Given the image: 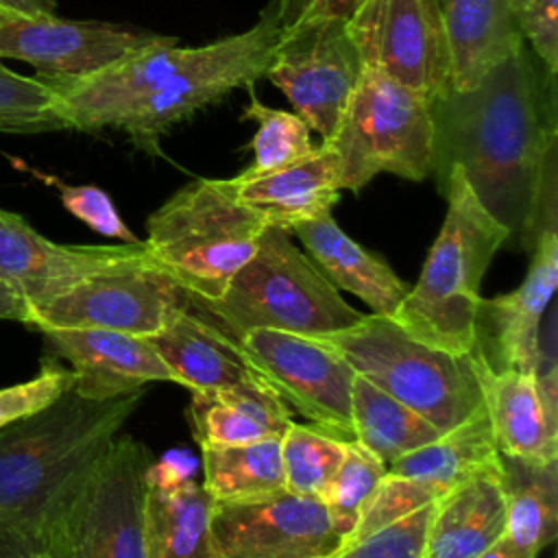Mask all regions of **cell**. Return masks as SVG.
Here are the masks:
<instances>
[{
  "mask_svg": "<svg viewBox=\"0 0 558 558\" xmlns=\"http://www.w3.org/2000/svg\"><path fill=\"white\" fill-rule=\"evenodd\" d=\"M432 174L456 166L482 207L523 246L543 166L558 146V87L523 44L471 89L429 102Z\"/></svg>",
  "mask_w": 558,
  "mask_h": 558,
  "instance_id": "6da1fadb",
  "label": "cell"
},
{
  "mask_svg": "<svg viewBox=\"0 0 558 558\" xmlns=\"http://www.w3.org/2000/svg\"><path fill=\"white\" fill-rule=\"evenodd\" d=\"M279 33L272 0L244 33L196 48H150L87 78L46 85L68 129H116L135 148L161 155L159 142L172 126L264 76Z\"/></svg>",
  "mask_w": 558,
  "mask_h": 558,
  "instance_id": "7a4b0ae2",
  "label": "cell"
},
{
  "mask_svg": "<svg viewBox=\"0 0 558 558\" xmlns=\"http://www.w3.org/2000/svg\"><path fill=\"white\" fill-rule=\"evenodd\" d=\"M142 399L144 388L89 399L72 386L0 427V517L37 541L50 506L107 451Z\"/></svg>",
  "mask_w": 558,
  "mask_h": 558,
  "instance_id": "3957f363",
  "label": "cell"
},
{
  "mask_svg": "<svg viewBox=\"0 0 558 558\" xmlns=\"http://www.w3.org/2000/svg\"><path fill=\"white\" fill-rule=\"evenodd\" d=\"M436 185L447 198V214L418 281L392 320L434 349L466 355L473 349L482 277L508 244V229L482 207L460 168L453 166Z\"/></svg>",
  "mask_w": 558,
  "mask_h": 558,
  "instance_id": "277c9868",
  "label": "cell"
},
{
  "mask_svg": "<svg viewBox=\"0 0 558 558\" xmlns=\"http://www.w3.org/2000/svg\"><path fill=\"white\" fill-rule=\"evenodd\" d=\"M198 307L231 336L248 329H277L320 338L355 325L364 314L351 307L320 268L301 253L290 231L266 227L255 253L231 277L216 301Z\"/></svg>",
  "mask_w": 558,
  "mask_h": 558,
  "instance_id": "5b68a950",
  "label": "cell"
},
{
  "mask_svg": "<svg viewBox=\"0 0 558 558\" xmlns=\"http://www.w3.org/2000/svg\"><path fill=\"white\" fill-rule=\"evenodd\" d=\"M268 222L240 201L231 179H194L146 222L157 268L198 301H216L255 253Z\"/></svg>",
  "mask_w": 558,
  "mask_h": 558,
  "instance_id": "8992f818",
  "label": "cell"
},
{
  "mask_svg": "<svg viewBox=\"0 0 558 558\" xmlns=\"http://www.w3.org/2000/svg\"><path fill=\"white\" fill-rule=\"evenodd\" d=\"M150 462L146 445L120 432L46 512L37 534L41 558H148Z\"/></svg>",
  "mask_w": 558,
  "mask_h": 558,
  "instance_id": "52a82bcc",
  "label": "cell"
},
{
  "mask_svg": "<svg viewBox=\"0 0 558 558\" xmlns=\"http://www.w3.org/2000/svg\"><path fill=\"white\" fill-rule=\"evenodd\" d=\"M364 379L414 410L440 434L484 408L469 355H451L408 336L392 318L364 314L355 325L316 338Z\"/></svg>",
  "mask_w": 558,
  "mask_h": 558,
  "instance_id": "ba28073f",
  "label": "cell"
},
{
  "mask_svg": "<svg viewBox=\"0 0 558 558\" xmlns=\"http://www.w3.org/2000/svg\"><path fill=\"white\" fill-rule=\"evenodd\" d=\"M429 100L395 78L364 68L329 140L342 190L360 192L377 174L408 181L432 174Z\"/></svg>",
  "mask_w": 558,
  "mask_h": 558,
  "instance_id": "9c48e42d",
  "label": "cell"
},
{
  "mask_svg": "<svg viewBox=\"0 0 558 558\" xmlns=\"http://www.w3.org/2000/svg\"><path fill=\"white\" fill-rule=\"evenodd\" d=\"M362 70L347 20L327 15L281 28L264 76L325 142L333 135Z\"/></svg>",
  "mask_w": 558,
  "mask_h": 558,
  "instance_id": "30bf717a",
  "label": "cell"
},
{
  "mask_svg": "<svg viewBox=\"0 0 558 558\" xmlns=\"http://www.w3.org/2000/svg\"><path fill=\"white\" fill-rule=\"evenodd\" d=\"M235 344L257 377L286 403L312 421V427L342 440H355L351 423V384L355 371L316 338L277 329H248Z\"/></svg>",
  "mask_w": 558,
  "mask_h": 558,
  "instance_id": "8fae6325",
  "label": "cell"
},
{
  "mask_svg": "<svg viewBox=\"0 0 558 558\" xmlns=\"http://www.w3.org/2000/svg\"><path fill=\"white\" fill-rule=\"evenodd\" d=\"M347 31L364 68L429 102L453 89L451 52L438 0H362Z\"/></svg>",
  "mask_w": 558,
  "mask_h": 558,
  "instance_id": "7c38bea8",
  "label": "cell"
},
{
  "mask_svg": "<svg viewBox=\"0 0 558 558\" xmlns=\"http://www.w3.org/2000/svg\"><path fill=\"white\" fill-rule=\"evenodd\" d=\"M190 303L192 294L185 288L153 259H140L76 283L35 310L31 327L41 333L48 329H109L150 338Z\"/></svg>",
  "mask_w": 558,
  "mask_h": 558,
  "instance_id": "4fadbf2b",
  "label": "cell"
},
{
  "mask_svg": "<svg viewBox=\"0 0 558 558\" xmlns=\"http://www.w3.org/2000/svg\"><path fill=\"white\" fill-rule=\"evenodd\" d=\"M174 44V35L102 20H68L54 13L0 17V57L33 65L44 83L81 81L144 50Z\"/></svg>",
  "mask_w": 558,
  "mask_h": 558,
  "instance_id": "5bb4252c",
  "label": "cell"
},
{
  "mask_svg": "<svg viewBox=\"0 0 558 558\" xmlns=\"http://www.w3.org/2000/svg\"><path fill=\"white\" fill-rule=\"evenodd\" d=\"M493 458H497V449L486 410L482 408L456 429L395 460L362 510L355 530L340 547L351 545L423 506L436 504L469 473Z\"/></svg>",
  "mask_w": 558,
  "mask_h": 558,
  "instance_id": "9a60e30c",
  "label": "cell"
},
{
  "mask_svg": "<svg viewBox=\"0 0 558 558\" xmlns=\"http://www.w3.org/2000/svg\"><path fill=\"white\" fill-rule=\"evenodd\" d=\"M218 558H327L342 545L323 499L279 490L244 501L211 499Z\"/></svg>",
  "mask_w": 558,
  "mask_h": 558,
  "instance_id": "2e32d148",
  "label": "cell"
},
{
  "mask_svg": "<svg viewBox=\"0 0 558 558\" xmlns=\"http://www.w3.org/2000/svg\"><path fill=\"white\" fill-rule=\"evenodd\" d=\"M140 259H153L144 240L113 246L59 244L35 231L24 216L0 209V281L20 294L31 312L92 275Z\"/></svg>",
  "mask_w": 558,
  "mask_h": 558,
  "instance_id": "e0dca14e",
  "label": "cell"
},
{
  "mask_svg": "<svg viewBox=\"0 0 558 558\" xmlns=\"http://www.w3.org/2000/svg\"><path fill=\"white\" fill-rule=\"evenodd\" d=\"M530 255L527 275L517 290L480 299L471 353L493 371L534 375L541 323L558 283V231H545Z\"/></svg>",
  "mask_w": 558,
  "mask_h": 558,
  "instance_id": "ac0fdd59",
  "label": "cell"
},
{
  "mask_svg": "<svg viewBox=\"0 0 558 558\" xmlns=\"http://www.w3.org/2000/svg\"><path fill=\"white\" fill-rule=\"evenodd\" d=\"M48 344L74 371V388L89 399H113L148 381H174L148 338L109 329H48Z\"/></svg>",
  "mask_w": 558,
  "mask_h": 558,
  "instance_id": "d6986e66",
  "label": "cell"
},
{
  "mask_svg": "<svg viewBox=\"0 0 558 558\" xmlns=\"http://www.w3.org/2000/svg\"><path fill=\"white\" fill-rule=\"evenodd\" d=\"M211 497L172 456L150 462L146 484L148 558H218Z\"/></svg>",
  "mask_w": 558,
  "mask_h": 558,
  "instance_id": "ffe728a7",
  "label": "cell"
},
{
  "mask_svg": "<svg viewBox=\"0 0 558 558\" xmlns=\"http://www.w3.org/2000/svg\"><path fill=\"white\" fill-rule=\"evenodd\" d=\"M231 181L242 203L253 207L268 227L286 231L331 214L342 192L338 155L325 142L294 163L253 177L240 172Z\"/></svg>",
  "mask_w": 558,
  "mask_h": 558,
  "instance_id": "44dd1931",
  "label": "cell"
},
{
  "mask_svg": "<svg viewBox=\"0 0 558 558\" xmlns=\"http://www.w3.org/2000/svg\"><path fill=\"white\" fill-rule=\"evenodd\" d=\"M506 521L497 456L434 504L423 558H475L506 534Z\"/></svg>",
  "mask_w": 558,
  "mask_h": 558,
  "instance_id": "7402d4cb",
  "label": "cell"
},
{
  "mask_svg": "<svg viewBox=\"0 0 558 558\" xmlns=\"http://www.w3.org/2000/svg\"><path fill=\"white\" fill-rule=\"evenodd\" d=\"M174 375V381L192 392L233 388L262 381L218 323H211L192 303L148 338Z\"/></svg>",
  "mask_w": 558,
  "mask_h": 558,
  "instance_id": "603a6c76",
  "label": "cell"
},
{
  "mask_svg": "<svg viewBox=\"0 0 558 558\" xmlns=\"http://www.w3.org/2000/svg\"><path fill=\"white\" fill-rule=\"evenodd\" d=\"M466 355L482 390L497 453L532 462L558 460V425L543 408L534 375L493 371L475 353Z\"/></svg>",
  "mask_w": 558,
  "mask_h": 558,
  "instance_id": "cb8c5ba5",
  "label": "cell"
},
{
  "mask_svg": "<svg viewBox=\"0 0 558 558\" xmlns=\"http://www.w3.org/2000/svg\"><path fill=\"white\" fill-rule=\"evenodd\" d=\"M290 233L303 242L310 259L333 288L355 294L373 310V314L395 316L410 290L408 283L401 281L384 259L351 240L331 214L299 222Z\"/></svg>",
  "mask_w": 558,
  "mask_h": 558,
  "instance_id": "d4e9b609",
  "label": "cell"
},
{
  "mask_svg": "<svg viewBox=\"0 0 558 558\" xmlns=\"http://www.w3.org/2000/svg\"><path fill=\"white\" fill-rule=\"evenodd\" d=\"M451 52L453 89L475 87L523 44L512 0H438Z\"/></svg>",
  "mask_w": 558,
  "mask_h": 558,
  "instance_id": "484cf974",
  "label": "cell"
},
{
  "mask_svg": "<svg viewBox=\"0 0 558 558\" xmlns=\"http://www.w3.org/2000/svg\"><path fill=\"white\" fill-rule=\"evenodd\" d=\"M190 418L198 445H242L281 436L292 423L288 405L264 381L192 392Z\"/></svg>",
  "mask_w": 558,
  "mask_h": 558,
  "instance_id": "4316f807",
  "label": "cell"
},
{
  "mask_svg": "<svg viewBox=\"0 0 558 558\" xmlns=\"http://www.w3.org/2000/svg\"><path fill=\"white\" fill-rule=\"evenodd\" d=\"M499 466L508 514L506 536L538 556L558 532V460L532 462L499 456Z\"/></svg>",
  "mask_w": 558,
  "mask_h": 558,
  "instance_id": "83f0119b",
  "label": "cell"
},
{
  "mask_svg": "<svg viewBox=\"0 0 558 558\" xmlns=\"http://www.w3.org/2000/svg\"><path fill=\"white\" fill-rule=\"evenodd\" d=\"M351 423L355 442L386 466L442 436L414 410L357 373L351 384Z\"/></svg>",
  "mask_w": 558,
  "mask_h": 558,
  "instance_id": "f1b7e54d",
  "label": "cell"
},
{
  "mask_svg": "<svg viewBox=\"0 0 558 558\" xmlns=\"http://www.w3.org/2000/svg\"><path fill=\"white\" fill-rule=\"evenodd\" d=\"M203 488L214 501L257 499L286 488L281 436L242 445H201Z\"/></svg>",
  "mask_w": 558,
  "mask_h": 558,
  "instance_id": "f546056e",
  "label": "cell"
},
{
  "mask_svg": "<svg viewBox=\"0 0 558 558\" xmlns=\"http://www.w3.org/2000/svg\"><path fill=\"white\" fill-rule=\"evenodd\" d=\"M344 458V442L307 425L290 423L281 434L286 490L323 499Z\"/></svg>",
  "mask_w": 558,
  "mask_h": 558,
  "instance_id": "4dcf8cb0",
  "label": "cell"
},
{
  "mask_svg": "<svg viewBox=\"0 0 558 558\" xmlns=\"http://www.w3.org/2000/svg\"><path fill=\"white\" fill-rule=\"evenodd\" d=\"M386 469L388 466L368 453L360 442H344V458L323 497L331 523L342 541L355 530L360 514L377 490Z\"/></svg>",
  "mask_w": 558,
  "mask_h": 558,
  "instance_id": "1f68e13d",
  "label": "cell"
},
{
  "mask_svg": "<svg viewBox=\"0 0 558 558\" xmlns=\"http://www.w3.org/2000/svg\"><path fill=\"white\" fill-rule=\"evenodd\" d=\"M244 118L257 122V133L251 142L253 163L242 170L246 177L283 168L314 150L310 126L296 113L270 109L262 105L255 94H251V105L246 107Z\"/></svg>",
  "mask_w": 558,
  "mask_h": 558,
  "instance_id": "d6a6232c",
  "label": "cell"
},
{
  "mask_svg": "<svg viewBox=\"0 0 558 558\" xmlns=\"http://www.w3.org/2000/svg\"><path fill=\"white\" fill-rule=\"evenodd\" d=\"M68 129L57 96L39 78L22 76L0 63V133H48Z\"/></svg>",
  "mask_w": 558,
  "mask_h": 558,
  "instance_id": "836d02e7",
  "label": "cell"
},
{
  "mask_svg": "<svg viewBox=\"0 0 558 558\" xmlns=\"http://www.w3.org/2000/svg\"><path fill=\"white\" fill-rule=\"evenodd\" d=\"M432 514L434 504L423 506L351 545L338 547L327 558H423Z\"/></svg>",
  "mask_w": 558,
  "mask_h": 558,
  "instance_id": "e575fe53",
  "label": "cell"
},
{
  "mask_svg": "<svg viewBox=\"0 0 558 558\" xmlns=\"http://www.w3.org/2000/svg\"><path fill=\"white\" fill-rule=\"evenodd\" d=\"M72 386L74 371L61 366L54 357H46L35 377L0 388V427L44 408Z\"/></svg>",
  "mask_w": 558,
  "mask_h": 558,
  "instance_id": "d590c367",
  "label": "cell"
},
{
  "mask_svg": "<svg viewBox=\"0 0 558 558\" xmlns=\"http://www.w3.org/2000/svg\"><path fill=\"white\" fill-rule=\"evenodd\" d=\"M57 187H59L63 207L74 218L85 222L89 229L107 238H118L126 244L140 242V238H135L133 231L124 225L113 201L105 190L96 185H68V183H57Z\"/></svg>",
  "mask_w": 558,
  "mask_h": 558,
  "instance_id": "8d00e7d4",
  "label": "cell"
},
{
  "mask_svg": "<svg viewBox=\"0 0 558 558\" xmlns=\"http://www.w3.org/2000/svg\"><path fill=\"white\" fill-rule=\"evenodd\" d=\"M512 13L530 50L558 74V0H512Z\"/></svg>",
  "mask_w": 558,
  "mask_h": 558,
  "instance_id": "74e56055",
  "label": "cell"
},
{
  "mask_svg": "<svg viewBox=\"0 0 558 558\" xmlns=\"http://www.w3.org/2000/svg\"><path fill=\"white\" fill-rule=\"evenodd\" d=\"M362 0H275L277 20L281 28L310 17H351Z\"/></svg>",
  "mask_w": 558,
  "mask_h": 558,
  "instance_id": "f35d334b",
  "label": "cell"
},
{
  "mask_svg": "<svg viewBox=\"0 0 558 558\" xmlns=\"http://www.w3.org/2000/svg\"><path fill=\"white\" fill-rule=\"evenodd\" d=\"M0 558H41L39 543L15 523L0 517Z\"/></svg>",
  "mask_w": 558,
  "mask_h": 558,
  "instance_id": "ab89813d",
  "label": "cell"
},
{
  "mask_svg": "<svg viewBox=\"0 0 558 558\" xmlns=\"http://www.w3.org/2000/svg\"><path fill=\"white\" fill-rule=\"evenodd\" d=\"M33 312L28 303L15 294L4 281H0V320H13V323H24L31 327Z\"/></svg>",
  "mask_w": 558,
  "mask_h": 558,
  "instance_id": "60d3db41",
  "label": "cell"
},
{
  "mask_svg": "<svg viewBox=\"0 0 558 558\" xmlns=\"http://www.w3.org/2000/svg\"><path fill=\"white\" fill-rule=\"evenodd\" d=\"M57 9V0H0L2 15H50Z\"/></svg>",
  "mask_w": 558,
  "mask_h": 558,
  "instance_id": "b9f144b4",
  "label": "cell"
},
{
  "mask_svg": "<svg viewBox=\"0 0 558 558\" xmlns=\"http://www.w3.org/2000/svg\"><path fill=\"white\" fill-rule=\"evenodd\" d=\"M475 558H536L532 554H527L525 549H521L517 543H512L506 534L493 543L488 549H484L480 556Z\"/></svg>",
  "mask_w": 558,
  "mask_h": 558,
  "instance_id": "7bdbcfd3",
  "label": "cell"
},
{
  "mask_svg": "<svg viewBox=\"0 0 558 558\" xmlns=\"http://www.w3.org/2000/svg\"><path fill=\"white\" fill-rule=\"evenodd\" d=\"M0 17H2V13H0Z\"/></svg>",
  "mask_w": 558,
  "mask_h": 558,
  "instance_id": "ee69618b",
  "label": "cell"
}]
</instances>
